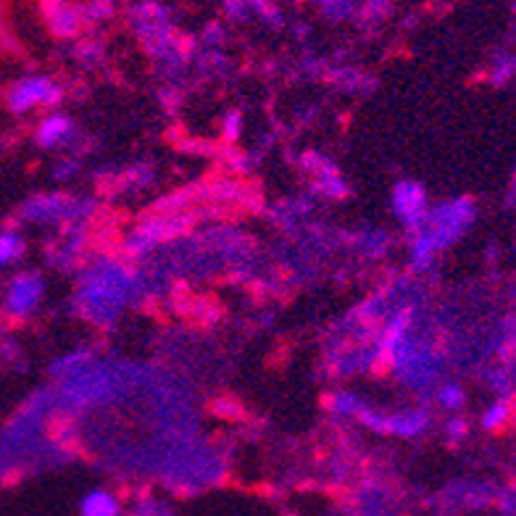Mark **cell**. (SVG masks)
Wrapping results in <instances>:
<instances>
[{
	"instance_id": "cell-6",
	"label": "cell",
	"mask_w": 516,
	"mask_h": 516,
	"mask_svg": "<svg viewBox=\"0 0 516 516\" xmlns=\"http://www.w3.org/2000/svg\"><path fill=\"white\" fill-rule=\"evenodd\" d=\"M71 132V122L63 117H48L45 122L37 127V140L42 148H56L59 143H63Z\"/></svg>"
},
{
	"instance_id": "cell-10",
	"label": "cell",
	"mask_w": 516,
	"mask_h": 516,
	"mask_svg": "<svg viewBox=\"0 0 516 516\" xmlns=\"http://www.w3.org/2000/svg\"><path fill=\"white\" fill-rule=\"evenodd\" d=\"M334 411L337 414H353V417H359V411L364 408V403L359 400V395H353V393H340V395H334Z\"/></svg>"
},
{
	"instance_id": "cell-9",
	"label": "cell",
	"mask_w": 516,
	"mask_h": 516,
	"mask_svg": "<svg viewBox=\"0 0 516 516\" xmlns=\"http://www.w3.org/2000/svg\"><path fill=\"white\" fill-rule=\"evenodd\" d=\"M506 419H509V403L498 400L495 406L487 408V414L483 417V425H485V429H498V427L506 425Z\"/></svg>"
},
{
	"instance_id": "cell-8",
	"label": "cell",
	"mask_w": 516,
	"mask_h": 516,
	"mask_svg": "<svg viewBox=\"0 0 516 516\" xmlns=\"http://www.w3.org/2000/svg\"><path fill=\"white\" fill-rule=\"evenodd\" d=\"M82 514L85 516H114L117 514V501L108 495V493H92L85 498V506H82Z\"/></svg>"
},
{
	"instance_id": "cell-11",
	"label": "cell",
	"mask_w": 516,
	"mask_h": 516,
	"mask_svg": "<svg viewBox=\"0 0 516 516\" xmlns=\"http://www.w3.org/2000/svg\"><path fill=\"white\" fill-rule=\"evenodd\" d=\"M440 403H443L446 408H458V406L464 403V390H461L458 385L443 388V390H440Z\"/></svg>"
},
{
	"instance_id": "cell-7",
	"label": "cell",
	"mask_w": 516,
	"mask_h": 516,
	"mask_svg": "<svg viewBox=\"0 0 516 516\" xmlns=\"http://www.w3.org/2000/svg\"><path fill=\"white\" fill-rule=\"evenodd\" d=\"M24 256V240L19 232L14 230H3L0 232V267L16 264Z\"/></svg>"
},
{
	"instance_id": "cell-3",
	"label": "cell",
	"mask_w": 516,
	"mask_h": 516,
	"mask_svg": "<svg viewBox=\"0 0 516 516\" xmlns=\"http://www.w3.org/2000/svg\"><path fill=\"white\" fill-rule=\"evenodd\" d=\"M393 209L398 213V219L406 224V227H411V230H417L422 221H425L427 216V192L422 190V184L417 183H400L395 187L393 192Z\"/></svg>"
},
{
	"instance_id": "cell-4",
	"label": "cell",
	"mask_w": 516,
	"mask_h": 516,
	"mask_svg": "<svg viewBox=\"0 0 516 516\" xmlns=\"http://www.w3.org/2000/svg\"><path fill=\"white\" fill-rule=\"evenodd\" d=\"M359 419H361L366 427L377 429V432L406 435V437L419 435V432L427 427V422H429V417H427L425 411H408V414H393V417H377V414H371L369 408H361V411H359Z\"/></svg>"
},
{
	"instance_id": "cell-2",
	"label": "cell",
	"mask_w": 516,
	"mask_h": 516,
	"mask_svg": "<svg viewBox=\"0 0 516 516\" xmlns=\"http://www.w3.org/2000/svg\"><path fill=\"white\" fill-rule=\"evenodd\" d=\"M42 296H45V282H42L40 274H16V277L8 282V290H5V298H3V308H5V314L14 316V319H27L32 311L42 304Z\"/></svg>"
},
{
	"instance_id": "cell-1",
	"label": "cell",
	"mask_w": 516,
	"mask_h": 516,
	"mask_svg": "<svg viewBox=\"0 0 516 516\" xmlns=\"http://www.w3.org/2000/svg\"><path fill=\"white\" fill-rule=\"evenodd\" d=\"M472 216H474V209L464 198L443 203L435 211H427L425 221L414 230L417 232V240L411 248L414 264L427 267L440 248H446L448 243H454L458 235H464V230L472 224Z\"/></svg>"
},
{
	"instance_id": "cell-5",
	"label": "cell",
	"mask_w": 516,
	"mask_h": 516,
	"mask_svg": "<svg viewBox=\"0 0 516 516\" xmlns=\"http://www.w3.org/2000/svg\"><path fill=\"white\" fill-rule=\"evenodd\" d=\"M53 100H56V88L48 80H27L11 92V108L16 114L32 111L37 106H48Z\"/></svg>"
}]
</instances>
